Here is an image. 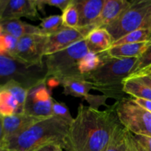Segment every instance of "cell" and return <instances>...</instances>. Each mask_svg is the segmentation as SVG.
Wrapping results in <instances>:
<instances>
[{
    "label": "cell",
    "mask_w": 151,
    "mask_h": 151,
    "mask_svg": "<svg viewBox=\"0 0 151 151\" xmlns=\"http://www.w3.org/2000/svg\"><path fill=\"white\" fill-rule=\"evenodd\" d=\"M69 125L55 116L44 118L6 142L5 151H33L44 145L55 143L63 147Z\"/></svg>",
    "instance_id": "2"
},
{
    "label": "cell",
    "mask_w": 151,
    "mask_h": 151,
    "mask_svg": "<svg viewBox=\"0 0 151 151\" xmlns=\"http://www.w3.org/2000/svg\"><path fill=\"white\" fill-rule=\"evenodd\" d=\"M113 43L139 29H151V0H134L115 21L105 27Z\"/></svg>",
    "instance_id": "6"
},
{
    "label": "cell",
    "mask_w": 151,
    "mask_h": 151,
    "mask_svg": "<svg viewBox=\"0 0 151 151\" xmlns=\"http://www.w3.org/2000/svg\"><path fill=\"white\" fill-rule=\"evenodd\" d=\"M125 133L126 128L120 124L116 128L110 142L103 151H127Z\"/></svg>",
    "instance_id": "25"
},
{
    "label": "cell",
    "mask_w": 151,
    "mask_h": 151,
    "mask_svg": "<svg viewBox=\"0 0 151 151\" xmlns=\"http://www.w3.org/2000/svg\"><path fill=\"white\" fill-rule=\"evenodd\" d=\"M120 123L130 132L151 137V112L137 105L132 97H125L115 103Z\"/></svg>",
    "instance_id": "7"
},
{
    "label": "cell",
    "mask_w": 151,
    "mask_h": 151,
    "mask_svg": "<svg viewBox=\"0 0 151 151\" xmlns=\"http://www.w3.org/2000/svg\"><path fill=\"white\" fill-rule=\"evenodd\" d=\"M132 99L137 105H139L142 108L147 110V111L151 112V101H150V100L140 98H134V97H132Z\"/></svg>",
    "instance_id": "32"
},
{
    "label": "cell",
    "mask_w": 151,
    "mask_h": 151,
    "mask_svg": "<svg viewBox=\"0 0 151 151\" xmlns=\"http://www.w3.org/2000/svg\"><path fill=\"white\" fill-rule=\"evenodd\" d=\"M103 63V59L100 53L88 52L82 58L78 63V70L82 75L97 70Z\"/></svg>",
    "instance_id": "22"
},
{
    "label": "cell",
    "mask_w": 151,
    "mask_h": 151,
    "mask_svg": "<svg viewBox=\"0 0 151 151\" xmlns=\"http://www.w3.org/2000/svg\"><path fill=\"white\" fill-rule=\"evenodd\" d=\"M103 63L97 70L83 75L84 79L92 84V89L103 93L105 97L114 98L116 101L125 98L123 81L129 77L137 58H113L100 53Z\"/></svg>",
    "instance_id": "3"
},
{
    "label": "cell",
    "mask_w": 151,
    "mask_h": 151,
    "mask_svg": "<svg viewBox=\"0 0 151 151\" xmlns=\"http://www.w3.org/2000/svg\"><path fill=\"white\" fill-rule=\"evenodd\" d=\"M4 128H3V119H2V116H0V147L4 148Z\"/></svg>",
    "instance_id": "35"
},
{
    "label": "cell",
    "mask_w": 151,
    "mask_h": 151,
    "mask_svg": "<svg viewBox=\"0 0 151 151\" xmlns=\"http://www.w3.org/2000/svg\"><path fill=\"white\" fill-rule=\"evenodd\" d=\"M85 39L70 47L44 57L47 78L55 80L58 83L68 78H83L78 70V63L88 52Z\"/></svg>",
    "instance_id": "4"
},
{
    "label": "cell",
    "mask_w": 151,
    "mask_h": 151,
    "mask_svg": "<svg viewBox=\"0 0 151 151\" xmlns=\"http://www.w3.org/2000/svg\"><path fill=\"white\" fill-rule=\"evenodd\" d=\"M52 111L53 116L65 121L69 125L73 122L74 118L72 116L67 106L64 103L56 102L54 100L52 107Z\"/></svg>",
    "instance_id": "29"
},
{
    "label": "cell",
    "mask_w": 151,
    "mask_h": 151,
    "mask_svg": "<svg viewBox=\"0 0 151 151\" xmlns=\"http://www.w3.org/2000/svg\"><path fill=\"white\" fill-rule=\"evenodd\" d=\"M149 75V76L151 77V66H150V67L147 68V69H145V70L143 71V72H142L141 73L138 74L137 75ZM136 76H137V75H136ZM134 77H135V76H134ZM133 78H134V77H133Z\"/></svg>",
    "instance_id": "36"
},
{
    "label": "cell",
    "mask_w": 151,
    "mask_h": 151,
    "mask_svg": "<svg viewBox=\"0 0 151 151\" xmlns=\"http://www.w3.org/2000/svg\"><path fill=\"white\" fill-rule=\"evenodd\" d=\"M71 1L72 0H42V2L44 5L47 4L52 7H56L63 11Z\"/></svg>",
    "instance_id": "31"
},
{
    "label": "cell",
    "mask_w": 151,
    "mask_h": 151,
    "mask_svg": "<svg viewBox=\"0 0 151 151\" xmlns=\"http://www.w3.org/2000/svg\"><path fill=\"white\" fill-rule=\"evenodd\" d=\"M107 97H105L104 95L103 96H93L91 94H88L85 97V100H87V102L89 103L91 105V107L94 108V109H98V106H105V101H106Z\"/></svg>",
    "instance_id": "30"
},
{
    "label": "cell",
    "mask_w": 151,
    "mask_h": 151,
    "mask_svg": "<svg viewBox=\"0 0 151 151\" xmlns=\"http://www.w3.org/2000/svg\"><path fill=\"white\" fill-rule=\"evenodd\" d=\"M120 124L115 104L104 111L81 104L69 125L63 148L66 151H103Z\"/></svg>",
    "instance_id": "1"
},
{
    "label": "cell",
    "mask_w": 151,
    "mask_h": 151,
    "mask_svg": "<svg viewBox=\"0 0 151 151\" xmlns=\"http://www.w3.org/2000/svg\"><path fill=\"white\" fill-rule=\"evenodd\" d=\"M123 91L134 98L145 99L151 101V88L135 79H125L123 81Z\"/></svg>",
    "instance_id": "20"
},
{
    "label": "cell",
    "mask_w": 151,
    "mask_h": 151,
    "mask_svg": "<svg viewBox=\"0 0 151 151\" xmlns=\"http://www.w3.org/2000/svg\"><path fill=\"white\" fill-rule=\"evenodd\" d=\"M125 143L127 151H151V137L137 135L126 129Z\"/></svg>",
    "instance_id": "21"
},
{
    "label": "cell",
    "mask_w": 151,
    "mask_h": 151,
    "mask_svg": "<svg viewBox=\"0 0 151 151\" xmlns=\"http://www.w3.org/2000/svg\"><path fill=\"white\" fill-rule=\"evenodd\" d=\"M151 41V29H139L133 31L127 34L122 38H119L117 41H114L112 44L114 46L122 45L126 44H136V43L146 42Z\"/></svg>",
    "instance_id": "24"
},
{
    "label": "cell",
    "mask_w": 151,
    "mask_h": 151,
    "mask_svg": "<svg viewBox=\"0 0 151 151\" xmlns=\"http://www.w3.org/2000/svg\"><path fill=\"white\" fill-rule=\"evenodd\" d=\"M45 63L29 65L7 55H0V86L13 81L27 90L47 83Z\"/></svg>",
    "instance_id": "5"
},
{
    "label": "cell",
    "mask_w": 151,
    "mask_h": 151,
    "mask_svg": "<svg viewBox=\"0 0 151 151\" xmlns=\"http://www.w3.org/2000/svg\"><path fill=\"white\" fill-rule=\"evenodd\" d=\"M0 151H5L4 148H2V147H0Z\"/></svg>",
    "instance_id": "38"
},
{
    "label": "cell",
    "mask_w": 151,
    "mask_h": 151,
    "mask_svg": "<svg viewBox=\"0 0 151 151\" xmlns=\"http://www.w3.org/2000/svg\"><path fill=\"white\" fill-rule=\"evenodd\" d=\"M0 27L4 32L15 37L17 39L26 35L41 34L38 27L29 24L19 19H12L1 22H0Z\"/></svg>",
    "instance_id": "18"
},
{
    "label": "cell",
    "mask_w": 151,
    "mask_h": 151,
    "mask_svg": "<svg viewBox=\"0 0 151 151\" xmlns=\"http://www.w3.org/2000/svg\"><path fill=\"white\" fill-rule=\"evenodd\" d=\"M3 119L4 144L18 134L27 129L33 124L44 118H38L25 114H17L12 116H4Z\"/></svg>",
    "instance_id": "13"
},
{
    "label": "cell",
    "mask_w": 151,
    "mask_h": 151,
    "mask_svg": "<svg viewBox=\"0 0 151 151\" xmlns=\"http://www.w3.org/2000/svg\"><path fill=\"white\" fill-rule=\"evenodd\" d=\"M79 13L78 27H92L100 15L106 0H75Z\"/></svg>",
    "instance_id": "14"
},
{
    "label": "cell",
    "mask_w": 151,
    "mask_h": 151,
    "mask_svg": "<svg viewBox=\"0 0 151 151\" xmlns=\"http://www.w3.org/2000/svg\"><path fill=\"white\" fill-rule=\"evenodd\" d=\"M63 88V93L65 95H71L75 97L85 98L88 92L92 89V84L83 78H68L60 83Z\"/></svg>",
    "instance_id": "19"
},
{
    "label": "cell",
    "mask_w": 151,
    "mask_h": 151,
    "mask_svg": "<svg viewBox=\"0 0 151 151\" xmlns=\"http://www.w3.org/2000/svg\"><path fill=\"white\" fill-rule=\"evenodd\" d=\"M130 4L131 1L127 0H106L100 15L92 24L93 28H105L116 20Z\"/></svg>",
    "instance_id": "15"
},
{
    "label": "cell",
    "mask_w": 151,
    "mask_h": 151,
    "mask_svg": "<svg viewBox=\"0 0 151 151\" xmlns=\"http://www.w3.org/2000/svg\"><path fill=\"white\" fill-rule=\"evenodd\" d=\"M62 21L65 27L76 28L79 23V13L75 0H72L67 7L62 11Z\"/></svg>",
    "instance_id": "26"
},
{
    "label": "cell",
    "mask_w": 151,
    "mask_h": 151,
    "mask_svg": "<svg viewBox=\"0 0 151 151\" xmlns=\"http://www.w3.org/2000/svg\"><path fill=\"white\" fill-rule=\"evenodd\" d=\"M59 145L55 144V143H50V144L44 145L41 146L33 151H57L58 147H59Z\"/></svg>",
    "instance_id": "34"
},
{
    "label": "cell",
    "mask_w": 151,
    "mask_h": 151,
    "mask_svg": "<svg viewBox=\"0 0 151 151\" xmlns=\"http://www.w3.org/2000/svg\"><path fill=\"white\" fill-rule=\"evenodd\" d=\"M22 17L39 19L35 0H0V22Z\"/></svg>",
    "instance_id": "12"
},
{
    "label": "cell",
    "mask_w": 151,
    "mask_h": 151,
    "mask_svg": "<svg viewBox=\"0 0 151 151\" xmlns=\"http://www.w3.org/2000/svg\"><path fill=\"white\" fill-rule=\"evenodd\" d=\"M150 41L146 42L136 43V44H126L122 45L114 46L106 51L103 52L105 55L108 57L113 58H138L145 50L147 48Z\"/></svg>",
    "instance_id": "17"
},
{
    "label": "cell",
    "mask_w": 151,
    "mask_h": 151,
    "mask_svg": "<svg viewBox=\"0 0 151 151\" xmlns=\"http://www.w3.org/2000/svg\"><path fill=\"white\" fill-rule=\"evenodd\" d=\"M128 79V78H127ZM131 79H135L137 81H139L142 83L145 84L147 86L150 87L151 88V77L149 75H139L137 76L134 77V78H131Z\"/></svg>",
    "instance_id": "33"
},
{
    "label": "cell",
    "mask_w": 151,
    "mask_h": 151,
    "mask_svg": "<svg viewBox=\"0 0 151 151\" xmlns=\"http://www.w3.org/2000/svg\"><path fill=\"white\" fill-rule=\"evenodd\" d=\"M88 51L101 53L112 47L113 40L109 32L105 28H94L85 38Z\"/></svg>",
    "instance_id": "16"
},
{
    "label": "cell",
    "mask_w": 151,
    "mask_h": 151,
    "mask_svg": "<svg viewBox=\"0 0 151 151\" xmlns=\"http://www.w3.org/2000/svg\"><path fill=\"white\" fill-rule=\"evenodd\" d=\"M41 34L46 36L54 34L64 28L60 15H52L41 19L39 26Z\"/></svg>",
    "instance_id": "23"
},
{
    "label": "cell",
    "mask_w": 151,
    "mask_h": 151,
    "mask_svg": "<svg viewBox=\"0 0 151 151\" xmlns=\"http://www.w3.org/2000/svg\"><path fill=\"white\" fill-rule=\"evenodd\" d=\"M57 151H63V147H62L61 146H59V147H58Z\"/></svg>",
    "instance_id": "37"
},
{
    "label": "cell",
    "mask_w": 151,
    "mask_h": 151,
    "mask_svg": "<svg viewBox=\"0 0 151 151\" xmlns=\"http://www.w3.org/2000/svg\"><path fill=\"white\" fill-rule=\"evenodd\" d=\"M17 43V38L4 32L0 27V55L13 57Z\"/></svg>",
    "instance_id": "27"
},
{
    "label": "cell",
    "mask_w": 151,
    "mask_h": 151,
    "mask_svg": "<svg viewBox=\"0 0 151 151\" xmlns=\"http://www.w3.org/2000/svg\"><path fill=\"white\" fill-rule=\"evenodd\" d=\"M47 36L35 34L18 39L13 57L29 65H41L44 63V47Z\"/></svg>",
    "instance_id": "8"
},
{
    "label": "cell",
    "mask_w": 151,
    "mask_h": 151,
    "mask_svg": "<svg viewBox=\"0 0 151 151\" xmlns=\"http://www.w3.org/2000/svg\"><path fill=\"white\" fill-rule=\"evenodd\" d=\"M151 66V42L144 52L137 58L134 69L128 78H133ZM127 79V78H126Z\"/></svg>",
    "instance_id": "28"
},
{
    "label": "cell",
    "mask_w": 151,
    "mask_h": 151,
    "mask_svg": "<svg viewBox=\"0 0 151 151\" xmlns=\"http://www.w3.org/2000/svg\"><path fill=\"white\" fill-rule=\"evenodd\" d=\"M93 27L84 28L64 27L58 32L47 36L44 47V57L63 50L72 44L85 39Z\"/></svg>",
    "instance_id": "11"
},
{
    "label": "cell",
    "mask_w": 151,
    "mask_h": 151,
    "mask_svg": "<svg viewBox=\"0 0 151 151\" xmlns=\"http://www.w3.org/2000/svg\"><path fill=\"white\" fill-rule=\"evenodd\" d=\"M27 93L28 90L13 81L0 86V116L24 113Z\"/></svg>",
    "instance_id": "9"
},
{
    "label": "cell",
    "mask_w": 151,
    "mask_h": 151,
    "mask_svg": "<svg viewBox=\"0 0 151 151\" xmlns=\"http://www.w3.org/2000/svg\"><path fill=\"white\" fill-rule=\"evenodd\" d=\"M53 101L54 99L50 95L47 83L41 84L28 91L24 114L38 118L53 116L52 111Z\"/></svg>",
    "instance_id": "10"
}]
</instances>
